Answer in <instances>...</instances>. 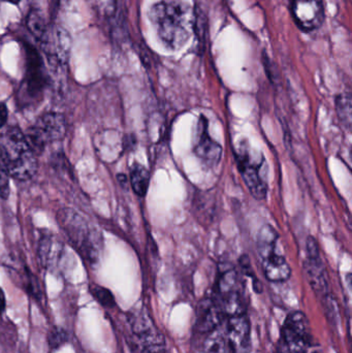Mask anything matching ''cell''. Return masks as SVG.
Segmentation results:
<instances>
[{
  "mask_svg": "<svg viewBox=\"0 0 352 353\" xmlns=\"http://www.w3.org/2000/svg\"><path fill=\"white\" fill-rule=\"evenodd\" d=\"M336 112L337 116L340 119L341 123L345 128H349L351 126V97L349 93H342L336 97Z\"/></svg>",
  "mask_w": 352,
  "mask_h": 353,
  "instance_id": "21",
  "label": "cell"
},
{
  "mask_svg": "<svg viewBox=\"0 0 352 353\" xmlns=\"http://www.w3.org/2000/svg\"><path fill=\"white\" fill-rule=\"evenodd\" d=\"M149 19L163 46L179 51L196 30V10L184 0H161L151 6Z\"/></svg>",
  "mask_w": 352,
  "mask_h": 353,
  "instance_id": "1",
  "label": "cell"
},
{
  "mask_svg": "<svg viewBox=\"0 0 352 353\" xmlns=\"http://www.w3.org/2000/svg\"><path fill=\"white\" fill-rule=\"evenodd\" d=\"M8 110L6 103H0V130L4 128L8 122Z\"/></svg>",
  "mask_w": 352,
  "mask_h": 353,
  "instance_id": "26",
  "label": "cell"
},
{
  "mask_svg": "<svg viewBox=\"0 0 352 353\" xmlns=\"http://www.w3.org/2000/svg\"><path fill=\"white\" fill-rule=\"evenodd\" d=\"M26 26L31 34L37 39V41L45 43L48 39V28L45 24V18L41 10H31L27 14Z\"/></svg>",
  "mask_w": 352,
  "mask_h": 353,
  "instance_id": "19",
  "label": "cell"
},
{
  "mask_svg": "<svg viewBox=\"0 0 352 353\" xmlns=\"http://www.w3.org/2000/svg\"><path fill=\"white\" fill-rule=\"evenodd\" d=\"M68 341V334L59 327H55L50 332L49 343L50 347L53 350H58Z\"/></svg>",
  "mask_w": 352,
  "mask_h": 353,
  "instance_id": "25",
  "label": "cell"
},
{
  "mask_svg": "<svg viewBox=\"0 0 352 353\" xmlns=\"http://www.w3.org/2000/svg\"><path fill=\"white\" fill-rule=\"evenodd\" d=\"M72 39L68 31L62 28H58L55 32V41H54L53 51L49 54L52 57V63L56 66H65L68 62Z\"/></svg>",
  "mask_w": 352,
  "mask_h": 353,
  "instance_id": "16",
  "label": "cell"
},
{
  "mask_svg": "<svg viewBox=\"0 0 352 353\" xmlns=\"http://www.w3.org/2000/svg\"><path fill=\"white\" fill-rule=\"evenodd\" d=\"M25 76L18 92V101L23 108L39 103L49 86V76L43 58L37 49L25 43Z\"/></svg>",
  "mask_w": 352,
  "mask_h": 353,
  "instance_id": "4",
  "label": "cell"
},
{
  "mask_svg": "<svg viewBox=\"0 0 352 353\" xmlns=\"http://www.w3.org/2000/svg\"><path fill=\"white\" fill-rule=\"evenodd\" d=\"M0 157L14 180L25 182L37 174V155L18 126H12L0 136Z\"/></svg>",
  "mask_w": 352,
  "mask_h": 353,
  "instance_id": "2",
  "label": "cell"
},
{
  "mask_svg": "<svg viewBox=\"0 0 352 353\" xmlns=\"http://www.w3.org/2000/svg\"><path fill=\"white\" fill-rule=\"evenodd\" d=\"M238 167L240 173L245 182L246 186L249 189L252 196L256 199H264L268 193V186L266 181L260 175V169L262 168V163H256L252 161L247 149L243 148L240 151L237 157Z\"/></svg>",
  "mask_w": 352,
  "mask_h": 353,
  "instance_id": "13",
  "label": "cell"
},
{
  "mask_svg": "<svg viewBox=\"0 0 352 353\" xmlns=\"http://www.w3.org/2000/svg\"><path fill=\"white\" fill-rule=\"evenodd\" d=\"M279 234L270 224L260 228L256 241L258 259L267 279L275 283L285 282L291 278V270L287 259L277 252Z\"/></svg>",
  "mask_w": 352,
  "mask_h": 353,
  "instance_id": "5",
  "label": "cell"
},
{
  "mask_svg": "<svg viewBox=\"0 0 352 353\" xmlns=\"http://www.w3.org/2000/svg\"><path fill=\"white\" fill-rule=\"evenodd\" d=\"M314 346L306 315L300 311L291 312L282 327L278 353H307Z\"/></svg>",
  "mask_w": 352,
  "mask_h": 353,
  "instance_id": "8",
  "label": "cell"
},
{
  "mask_svg": "<svg viewBox=\"0 0 352 353\" xmlns=\"http://www.w3.org/2000/svg\"><path fill=\"white\" fill-rule=\"evenodd\" d=\"M57 221L63 230L70 245L79 254L90 263L99 259L103 239L96 228L91 226L84 217L72 209H62L58 212Z\"/></svg>",
  "mask_w": 352,
  "mask_h": 353,
  "instance_id": "3",
  "label": "cell"
},
{
  "mask_svg": "<svg viewBox=\"0 0 352 353\" xmlns=\"http://www.w3.org/2000/svg\"><path fill=\"white\" fill-rule=\"evenodd\" d=\"M203 353H231L223 325L203 335Z\"/></svg>",
  "mask_w": 352,
  "mask_h": 353,
  "instance_id": "17",
  "label": "cell"
},
{
  "mask_svg": "<svg viewBox=\"0 0 352 353\" xmlns=\"http://www.w3.org/2000/svg\"><path fill=\"white\" fill-rule=\"evenodd\" d=\"M25 282H26V290L33 299L39 301L41 299V290L39 285V279L29 271L28 268H25Z\"/></svg>",
  "mask_w": 352,
  "mask_h": 353,
  "instance_id": "23",
  "label": "cell"
},
{
  "mask_svg": "<svg viewBox=\"0 0 352 353\" xmlns=\"http://www.w3.org/2000/svg\"><path fill=\"white\" fill-rule=\"evenodd\" d=\"M231 353H250L251 352V327L247 314L229 316L223 323Z\"/></svg>",
  "mask_w": 352,
  "mask_h": 353,
  "instance_id": "11",
  "label": "cell"
},
{
  "mask_svg": "<svg viewBox=\"0 0 352 353\" xmlns=\"http://www.w3.org/2000/svg\"><path fill=\"white\" fill-rule=\"evenodd\" d=\"M6 308V299L3 290L0 288V314L4 312Z\"/></svg>",
  "mask_w": 352,
  "mask_h": 353,
  "instance_id": "27",
  "label": "cell"
},
{
  "mask_svg": "<svg viewBox=\"0 0 352 353\" xmlns=\"http://www.w3.org/2000/svg\"><path fill=\"white\" fill-rule=\"evenodd\" d=\"M130 341L134 353H165V342L146 311L140 309L128 315Z\"/></svg>",
  "mask_w": 352,
  "mask_h": 353,
  "instance_id": "6",
  "label": "cell"
},
{
  "mask_svg": "<svg viewBox=\"0 0 352 353\" xmlns=\"http://www.w3.org/2000/svg\"><path fill=\"white\" fill-rule=\"evenodd\" d=\"M57 247V243L54 240L52 234H41L39 243V256L41 259V265L45 267H51L55 261L56 254L58 251H55Z\"/></svg>",
  "mask_w": 352,
  "mask_h": 353,
  "instance_id": "20",
  "label": "cell"
},
{
  "mask_svg": "<svg viewBox=\"0 0 352 353\" xmlns=\"http://www.w3.org/2000/svg\"><path fill=\"white\" fill-rule=\"evenodd\" d=\"M2 1L10 2L12 4H18L20 3L21 0H2Z\"/></svg>",
  "mask_w": 352,
  "mask_h": 353,
  "instance_id": "29",
  "label": "cell"
},
{
  "mask_svg": "<svg viewBox=\"0 0 352 353\" xmlns=\"http://www.w3.org/2000/svg\"><path fill=\"white\" fill-rule=\"evenodd\" d=\"M291 14L297 26L309 32L322 26L324 20L322 0H291Z\"/></svg>",
  "mask_w": 352,
  "mask_h": 353,
  "instance_id": "12",
  "label": "cell"
},
{
  "mask_svg": "<svg viewBox=\"0 0 352 353\" xmlns=\"http://www.w3.org/2000/svg\"><path fill=\"white\" fill-rule=\"evenodd\" d=\"M307 255L304 261V272L310 286L314 290L322 304L333 299L329 290L328 273L320 257L318 241L313 236H308L306 243Z\"/></svg>",
  "mask_w": 352,
  "mask_h": 353,
  "instance_id": "10",
  "label": "cell"
},
{
  "mask_svg": "<svg viewBox=\"0 0 352 353\" xmlns=\"http://www.w3.org/2000/svg\"><path fill=\"white\" fill-rule=\"evenodd\" d=\"M118 181H119L120 184L121 185H126V183H127V176L125 175H123V174H119V175L117 176Z\"/></svg>",
  "mask_w": 352,
  "mask_h": 353,
  "instance_id": "28",
  "label": "cell"
},
{
  "mask_svg": "<svg viewBox=\"0 0 352 353\" xmlns=\"http://www.w3.org/2000/svg\"><path fill=\"white\" fill-rule=\"evenodd\" d=\"M66 130L68 124L63 114L48 112L29 128L25 137L37 155L43 152L48 145L61 141L65 137Z\"/></svg>",
  "mask_w": 352,
  "mask_h": 353,
  "instance_id": "7",
  "label": "cell"
},
{
  "mask_svg": "<svg viewBox=\"0 0 352 353\" xmlns=\"http://www.w3.org/2000/svg\"><path fill=\"white\" fill-rule=\"evenodd\" d=\"M10 191V174L0 157V199H8Z\"/></svg>",
  "mask_w": 352,
  "mask_h": 353,
  "instance_id": "24",
  "label": "cell"
},
{
  "mask_svg": "<svg viewBox=\"0 0 352 353\" xmlns=\"http://www.w3.org/2000/svg\"><path fill=\"white\" fill-rule=\"evenodd\" d=\"M225 316L218 301L214 294L203 299L196 309L194 331L200 335H205L225 323Z\"/></svg>",
  "mask_w": 352,
  "mask_h": 353,
  "instance_id": "14",
  "label": "cell"
},
{
  "mask_svg": "<svg viewBox=\"0 0 352 353\" xmlns=\"http://www.w3.org/2000/svg\"><path fill=\"white\" fill-rule=\"evenodd\" d=\"M130 181L132 190L136 195L144 197L147 194L150 184V174L144 165L138 163L132 165Z\"/></svg>",
  "mask_w": 352,
  "mask_h": 353,
  "instance_id": "18",
  "label": "cell"
},
{
  "mask_svg": "<svg viewBox=\"0 0 352 353\" xmlns=\"http://www.w3.org/2000/svg\"><path fill=\"white\" fill-rule=\"evenodd\" d=\"M215 298L227 314L243 312L246 309L245 296L240 283L239 276L233 265L219 269Z\"/></svg>",
  "mask_w": 352,
  "mask_h": 353,
  "instance_id": "9",
  "label": "cell"
},
{
  "mask_svg": "<svg viewBox=\"0 0 352 353\" xmlns=\"http://www.w3.org/2000/svg\"><path fill=\"white\" fill-rule=\"evenodd\" d=\"M196 141L194 144V153L207 165L214 168L218 165L222 155L220 145L211 138L208 132V121L204 116H200L196 132Z\"/></svg>",
  "mask_w": 352,
  "mask_h": 353,
  "instance_id": "15",
  "label": "cell"
},
{
  "mask_svg": "<svg viewBox=\"0 0 352 353\" xmlns=\"http://www.w3.org/2000/svg\"><path fill=\"white\" fill-rule=\"evenodd\" d=\"M89 290H90V294L93 299L99 304H101V306L105 307V308L112 309L116 306L115 298H114L111 290H107V288L93 284V285L90 286Z\"/></svg>",
  "mask_w": 352,
  "mask_h": 353,
  "instance_id": "22",
  "label": "cell"
}]
</instances>
